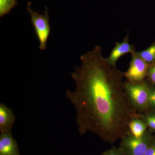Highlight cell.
I'll return each mask as SVG.
<instances>
[{
    "label": "cell",
    "mask_w": 155,
    "mask_h": 155,
    "mask_svg": "<svg viewBox=\"0 0 155 155\" xmlns=\"http://www.w3.org/2000/svg\"><path fill=\"white\" fill-rule=\"evenodd\" d=\"M133 48L126 38L122 42L116 43L114 49L107 60L112 66H115L116 62L120 57L128 53H133Z\"/></svg>",
    "instance_id": "ba28073f"
},
{
    "label": "cell",
    "mask_w": 155,
    "mask_h": 155,
    "mask_svg": "<svg viewBox=\"0 0 155 155\" xmlns=\"http://www.w3.org/2000/svg\"><path fill=\"white\" fill-rule=\"evenodd\" d=\"M133 55L130 66L124 76L127 78L129 82H142L148 72V65L147 62L136 54Z\"/></svg>",
    "instance_id": "5b68a950"
},
{
    "label": "cell",
    "mask_w": 155,
    "mask_h": 155,
    "mask_svg": "<svg viewBox=\"0 0 155 155\" xmlns=\"http://www.w3.org/2000/svg\"><path fill=\"white\" fill-rule=\"evenodd\" d=\"M146 123L140 117L132 119L128 125L129 133L136 138H139L143 136L147 131Z\"/></svg>",
    "instance_id": "9c48e42d"
},
{
    "label": "cell",
    "mask_w": 155,
    "mask_h": 155,
    "mask_svg": "<svg viewBox=\"0 0 155 155\" xmlns=\"http://www.w3.org/2000/svg\"><path fill=\"white\" fill-rule=\"evenodd\" d=\"M80 60V66L71 73L75 90L65 94L75 108L78 130L81 135L91 132L114 143L129 133V123L141 116L127 96L124 74L108 63L100 46Z\"/></svg>",
    "instance_id": "6da1fadb"
},
{
    "label": "cell",
    "mask_w": 155,
    "mask_h": 155,
    "mask_svg": "<svg viewBox=\"0 0 155 155\" xmlns=\"http://www.w3.org/2000/svg\"><path fill=\"white\" fill-rule=\"evenodd\" d=\"M0 155H21L17 141L11 131L1 132Z\"/></svg>",
    "instance_id": "8992f818"
},
{
    "label": "cell",
    "mask_w": 155,
    "mask_h": 155,
    "mask_svg": "<svg viewBox=\"0 0 155 155\" xmlns=\"http://www.w3.org/2000/svg\"><path fill=\"white\" fill-rule=\"evenodd\" d=\"M143 120L146 123L148 127L155 131V113L147 114L145 116Z\"/></svg>",
    "instance_id": "7c38bea8"
},
{
    "label": "cell",
    "mask_w": 155,
    "mask_h": 155,
    "mask_svg": "<svg viewBox=\"0 0 155 155\" xmlns=\"http://www.w3.org/2000/svg\"><path fill=\"white\" fill-rule=\"evenodd\" d=\"M149 103L150 107L155 109V87L150 88V94Z\"/></svg>",
    "instance_id": "9a60e30c"
},
{
    "label": "cell",
    "mask_w": 155,
    "mask_h": 155,
    "mask_svg": "<svg viewBox=\"0 0 155 155\" xmlns=\"http://www.w3.org/2000/svg\"><path fill=\"white\" fill-rule=\"evenodd\" d=\"M153 138L149 131H147L139 138H136L129 133L121 139L119 147L125 155H143Z\"/></svg>",
    "instance_id": "277c9868"
},
{
    "label": "cell",
    "mask_w": 155,
    "mask_h": 155,
    "mask_svg": "<svg viewBox=\"0 0 155 155\" xmlns=\"http://www.w3.org/2000/svg\"><path fill=\"white\" fill-rule=\"evenodd\" d=\"M17 4V0H0V17L8 14Z\"/></svg>",
    "instance_id": "30bf717a"
},
{
    "label": "cell",
    "mask_w": 155,
    "mask_h": 155,
    "mask_svg": "<svg viewBox=\"0 0 155 155\" xmlns=\"http://www.w3.org/2000/svg\"><path fill=\"white\" fill-rule=\"evenodd\" d=\"M27 12L30 15L31 22L33 25L35 32L38 39L40 49L45 51L47 48L48 39L51 34L49 17L47 9L44 13L40 14L33 11L28 4L27 8Z\"/></svg>",
    "instance_id": "7a4b0ae2"
},
{
    "label": "cell",
    "mask_w": 155,
    "mask_h": 155,
    "mask_svg": "<svg viewBox=\"0 0 155 155\" xmlns=\"http://www.w3.org/2000/svg\"><path fill=\"white\" fill-rule=\"evenodd\" d=\"M143 155H155V138L154 137Z\"/></svg>",
    "instance_id": "5bb4252c"
},
{
    "label": "cell",
    "mask_w": 155,
    "mask_h": 155,
    "mask_svg": "<svg viewBox=\"0 0 155 155\" xmlns=\"http://www.w3.org/2000/svg\"><path fill=\"white\" fill-rule=\"evenodd\" d=\"M101 155H125L123 151L120 147H113L110 149L107 150Z\"/></svg>",
    "instance_id": "4fadbf2b"
},
{
    "label": "cell",
    "mask_w": 155,
    "mask_h": 155,
    "mask_svg": "<svg viewBox=\"0 0 155 155\" xmlns=\"http://www.w3.org/2000/svg\"><path fill=\"white\" fill-rule=\"evenodd\" d=\"M148 74L150 80L155 84V64L149 70Z\"/></svg>",
    "instance_id": "2e32d148"
},
{
    "label": "cell",
    "mask_w": 155,
    "mask_h": 155,
    "mask_svg": "<svg viewBox=\"0 0 155 155\" xmlns=\"http://www.w3.org/2000/svg\"><path fill=\"white\" fill-rule=\"evenodd\" d=\"M127 96L136 110L144 112L150 107V91L148 85L143 82H128L125 83Z\"/></svg>",
    "instance_id": "3957f363"
},
{
    "label": "cell",
    "mask_w": 155,
    "mask_h": 155,
    "mask_svg": "<svg viewBox=\"0 0 155 155\" xmlns=\"http://www.w3.org/2000/svg\"><path fill=\"white\" fill-rule=\"evenodd\" d=\"M16 121V117L11 108L0 104V131H11Z\"/></svg>",
    "instance_id": "52a82bcc"
},
{
    "label": "cell",
    "mask_w": 155,
    "mask_h": 155,
    "mask_svg": "<svg viewBox=\"0 0 155 155\" xmlns=\"http://www.w3.org/2000/svg\"><path fill=\"white\" fill-rule=\"evenodd\" d=\"M136 54L147 63L153 62L155 59V45L144 51L136 53Z\"/></svg>",
    "instance_id": "8fae6325"
}]
</instances>
